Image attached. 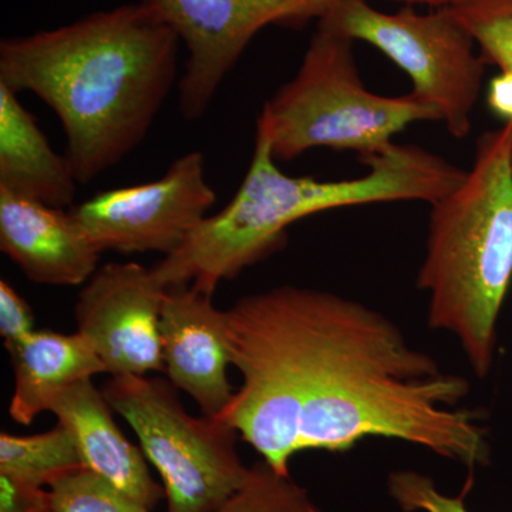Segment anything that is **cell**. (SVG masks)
Here are the masks:
<instances>
[{
    "label": "cell",
    "instance_id": "cell-3",
    "mask_svg": "<svg viewBox=\"0 0 512 512\" xmlns=\"http://www.w3.org/2000/svg\"><path fill=\"white\" fill-rule=\"evenodd\" d=\"M366 174L349 180L291 177L279 170L271 131L256 121L248 173L227 207L208 215L183 247L151 268L164 288L191 285L214 296L222 281L279 251L295 222L319 212L397 201L433 204L461 183L466 170L417 146L394 143L366 160Z\"/></svg>",
    "mask_w": 512,
    "mask_h": 512
},
{
    "label": "cell",
    "instance_id": "cell-15",
    "mask_svg": "<svg viewBox=\"0 0 512 512\" xmlns=\"http://www.w3.org/2000/svg\"><path fill=\"white\" fill-rule=\"evenodd\" d=\"M77 184L69 160L50 147L18 93L0 84V190L72 208Z\"/></svg>",
    "mask_w": 512,
    "mask_h": 512
},
{
    "label": "cell",
    "instance_id": "cell-17",
    "mask_svg": "<svg viewBox=\"0 0 512 512\" xmlns=\"http://www.w3.org/2000/svg\"><path fill=\"white\" fill-rule=\"evenodd\" d=\"M214 512H323L291 474L265 460L249 467L247 480Z\"/></svg>",
    "mask_w": 512,
    "mask_h": 512
},
{
    "label": "cell",
    "instance_id": "cell-8",
    "mask_svg": "<svg viewBox=\"0 0 512 512\" xmlns=\"http://www.w3.org/2000/svg\"><path fill=\"white\" fill-rule=\"evenodd\" d=\"M215 202L204 154L191 151L156 181L100 192L69 211L101 254L168 256L183 247Z\"/></svg>",
    "mask_w": 512,
    "mask_h": 512
},
{
    "label": "cell",
    "instance_id": "cell-19",
    "mask_svg": "<svg viewBox=\"0 0 512 512\" xmlns=\"http://www.w3.org/2000/svg\"><path fill=\"white\" fill-rule=\"evenodd\" d=\"M52 512H151L89 468H80L49 488Z\"/></svg>",
    "mask_w": 512,
    "mask_h": 512
},
{
    "label": "cell",
    "instance_id": "cell-9",
    "mask_svg": "<svg viewBox=\"0 0 512 512\" xmlns=\"http://www.w3.org/2000/svg\"><path fill=\"white\" fill-rule=\"evenodd\" d=\"M156 8L187 49L178 82L185 120L208 110L225 77L266 26L301 28L335 0H141Z\"/></svg>",
    "mask_w": 512,
    "mask_h": 512
},
{
    "label": "cell",
    "instance_id": "cell-23",
    "mask_svg": "<svg viewBox=\"0 0 512 512\" xmlns=\"http://www.w3.org/2000/svg\"><path fill=\"white\" fill-rule=\"evenodd\" d=\"M487 101L497 116L512 123V73L500 72L488 84Z\"/></svg>",
    "mask_w": 512,
    "mask_h": 512
},
{
    "label": "cell",
    "instance_id": "cell-7",
    "mask_svg": "<svg viewBox=\"0 0 512 512\" xmlns=\"http://www.w3.org/2000/svg\"><path fill=\"white\" fill-rule=\"evenodd\" d=\"M318 25L375 46L410 77L413 96L436 110L451 137L470 134L487 63L447 8L384 13L367 0H335Z\"/></svg>",
    "mask_w": 512,
    "mask_h": 512
},
{
    "label": "cell",
    "instance_id": "cell-14",
    "mask_svg": "<svg viewBox=\"0 0 512 512\" xmlns=\"http://www.w3.org/2000/svg\"><path fill=\"white\" fill-rule=\"evenodd\" d=\"M6 350L15 375L9 414L22 426L49 412L57 396L73 384L107 373L92 343L79 332L35 329Z\"/></svg>",
    "mask_w": 512,
    "mask_h": 512
},
{
    "label": "cell",
    "instance_id": "cell-21",
    "mask_svg": "<svg viewBox=\"0 0 512 512\" xmlns=\"http://www.w3.org/2000/svg\"><path fill=\"white\" fill-rule=\"evenodd\" d=\"M35 330L32 308L8 281H0V335L5 349L26 338Z\"/></svg>",
    "mask_w": 512,
    "mask_h": 512
},
{
    "label": "cell",
    "instance_id": "cell-18",
    "mask_svg": "<svg viewBox=\"0 0 512 512\" xmlns=\"http://www.w3.org/2000/svg\"><path fill=\"white\" fill-rule=\"evenodd\" d=\"M447 9L473 37L485 63L512 73V0H461Z\"/></svg>",
    "mask_w": 512,
    "mask_h": 512
},
{
    "label": "cell",
    "instance_id": "cell-24",
    "mask_svg": "<svg viewBox=\"0 0 512 512\" xmlns=\"http://www.w3.org/2000/svg\"><path fill=\"white\" fill-rule=\"evenodd\" d=\"M407 3H426V5L437 6V8H448V6L456 5L461 0H403Z\"/></svg>",
    "mask_w": 512,
    "mask_h": 512
},
{
    "label": "cell",
    "instance_id": "cell-20",
    "mask_svg": "<svg viewBox=\"0 0 512 512\" xmlns=\"http://www.w3.org/2000/svg\"><path fill=\"white\" fill-rule=\"evenodd\" d=\"M387 493L402 512H471L466 491L448 495L433 478L414 470H396L387 478Z\"/></svg>",
    "mask_w": 512,
    "mask_h": 512
},
{
    "label": "cell",
    "instance_id": "cell-6",
    "mask_svg": "<svg viewBox=\"0 0 512 512\" xmlns=\"http://www.w3.org/2000/svg\"><path fill=\"white\" fill-rule=\"evenodd\" d=\"M163 377L111 376L103 392L130 424L163 481L167 512H214L247 480L238 431L220 417L191 416Z\"/></svg>",
    "mask_w": 512,
    "mask_h": 512
},
{
    "label": "cell",
    "instance_id": "cell-11",
    "mask_svg": "<svg viewBox=\"0 0 512 512\" xmlns=\"http://www.w3.org/2000/svg\"><path fill=\"white\" fill-rule=\"evenodd\" d=\"M160 335L168 380L190 394L204 416H220L235 393L228 380L227 312L194 286H168Z\"/></svg>",
    "mask_w": 512,
    "mask_h": 512
},
{
    "label": "cell",
    "instance_id": "cell-1",
    "mask_svg": "<svg viewBox=\"0 0 512 512\" xmlns=\"http://www.w3.org/2000/svg\"><path fill=\"white\" fill-rule=\"evenodd\" d=\"M227 312L242 384L220 419L284 474L301 451L343 453L377 437L476 470L490 463L466 377L414 348L365 303L296 285L242 296Z\"/></svg>",
    "mask_w": 512,
    "mask_h": 512
},
{
    "label": "cell",
    "instance_id": "cell-4",
    "mask_svg": "<svg viewBox=\"0 0 512 512\" xmlns=\"http://www.w3.org/2000/svg\"><path fill=\"white\" fill-rule=\"evenodd\" d=\"M430 207L416 284L429 295L427 323L453 336L484 379L512 285V123L478 138L461 183Z\"/></svg>",
    "mask_w": 512,
    "mask_h": 512
},
{
    "label": "cell",
    "instance_id": "cell-12",
    "mask_svg": "<svg viewBox=\"0 0 512 512\" xmlns=\"http://www.w3.org/2000/svg\"><path fill=\"white\" fill-rule=\"evenodd\" d=\"M0 251L39 285L87 284L101 252L72 212L0 190Z\"/></svg>",
    "mask_w": 512,
    "mask_h": 512
},
{
    "label": "cell",
    "instance_id": "cell-22",
    "mask_svg": "<svg viewBox=\"0 0 512 512\" xmlns=\"http://www.w3.org/2000/svg\"><path fill=\"white\" fill-rule=\"evenodd\" d=\"M0 512H52L49 488L0 473Z\"/></svg>",
    "mask_w": 512,
    "mask_h": 512
},
{
    "label": "cell",
    "instance_id": "cell-2",
    "mask_svg": "<svg viewBox=\"0 0 512 512\" xmlns=\"http://www.w3.org/2000/svg\"><path fill=\"white\" fill-rule=\"evenodd\" d=\"M181 40L144 2L0 43V84L55 111L79 184L143 143L175 84Z\"/></svg>",
    "mask_w": 512,
    "mask_h": 512
},
{
    "label": "cell",
    "instance_id": "cell-13",
    "mask_svg": "<svg viewBox=\"0 0 512 512\" xmlns=\"http://www.w3.org/2000/svg\"><path fill=\"white\" fill-rule=\"evenodd\" d=\"M49 412L72 433L84 467L126 491L148 510L165 500L164 487L151 476L146 454L126 439L92 379L64 390Z\"/></svg>",
    "mask_w": 512,
    "mask_h": 512
},
{
    "label": "cell",
    "instance_id": "cell-10",
    "mask_svg": "<svg viewBox=\"0 0 512 512\" xmlns=\"http://www.w3.org/2000/svg\"><path fill=\"white\" fill-rule=\"evenodd\" d=\"M165 289L151 269L100 266L79 293L77 332L92 343L110 376L164 372L160 319Z\"/></svg>",
    "mask_w": 512,
    "mask_h": 512
},
{
    "label": "cell",
    "instance_id": "cell-5",
    "mask_svg": "<svg viewBox=\"0 0 512 512\" xmlns=\"http://www.w3.org/2000/svg\"><path fill=\"white\" fill-rule=\"evenodd\" d=\"M353 40L318 25L292 80L266 101L261 116L271 131L276 161L296 160L313 148L352 150L365 163L393 146V138L439 114L412 93L386 97L363 84Z\"/></svg>",
    "mask_w": 512,
    "mask_h": 512
},
{
    "label": "cell",
    "instance_id": "cell-16",
    "mask_svg": "<svg viewBox=\"0 0 512 512\" xmlns=\"http://www.w3.org/2000/svg\"><path fill=\"white\" fill-rule=\"evenodd\" d=\"M84 467L76 440L63 424L33 436L0 434V473L23 483L50 488L60 478Z\"/></svg>",
    "mask_w": 512,
    "mask_h": 512
}]
</instances>
